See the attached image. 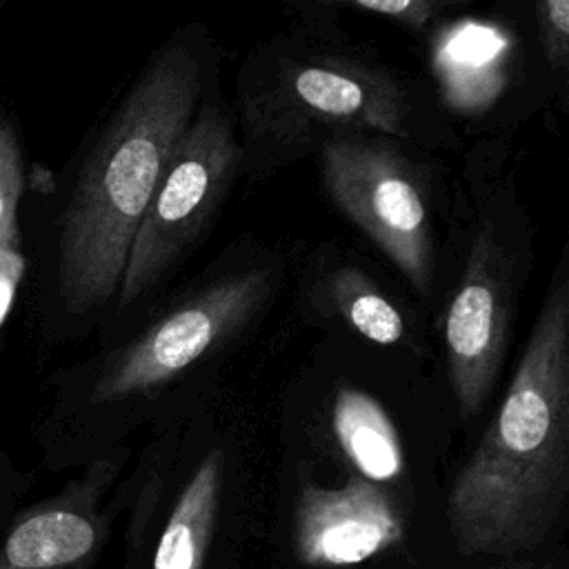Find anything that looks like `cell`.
I'll use <instances>...</instances> for the list:
<instances>
[{
	"mask_svg": "<svg viewBox=\"0 0 569 569\" xmlns=\"http://www.w3.org/2000/svg\"><path fill=\"white\" fill-rule=\"evenodd\" d=\"M213 60L202 27L176 31L138 73L89 151L58 240V296L69 316L100 309L118 293L144 209L216 80Z\"/></svg>",
	"mask_w": 569,
	"mask_h": 569,
	"instance_id": "obj_1",
	"label": "cell"
},
{
	"mask_svg": "<svg viewBox=\"0 0 569 569\" xmlns=\"http://www.w3.org/2000/svg\"><path fill=\"white\" fill-rule=\"evenodd\" d=\"M569 487L567 258L547 287L502 402L460 467L447 518L462 553H513L545 540Z\"/></svg>",
	"mask_w": 569,
	"mask_h": 569,
	"instance_id": "obj_2",
	"label": "cell"
},
{
	"mask_svg": "<svg viewBox=\"0 0 569 569\" xmlns=\"http://www.w3.org/2000/svg\"><path fill=\"white\" fill-rule=\"evenodd\" d=\"M240 173L262 180L342 136L422 142L425 98L371 53L327 31L300 29L251 51L238 76Z\"/></svg>",
	"mask_w": 569,
	"mask_h": 569,
	"instance_id": "obj_3",
	"label": "cell"
},
{
	"mask_svg": "<svg viewBox=\"0 0 569 569\" xmlns=\"http://www.w3.org/2000/svg\"><path fill=\"white\" fill-rule=\"evenodd\" d=\"M240 164L233 113L211 84L136 229L118 287L120 309L153 293L193 251L240 176Z\"/></svg>",
	"mask_w": 569,
	"mask_h": 569,
	"instance_id": "obj_4",
	"label": "cell"
},
{
	"mask_svg": "<svg viewBox=\"0 0 569 569\" xmlns=\"http://www.w3.org/2000/svg\"><path fill=\"white\" fill-rule=\"evenodd\" d=\"M273 287L271 264H249L193 289L107 360L89 402L111 407L156 400L231 345L264 307Z\"/></svg>",
	"mask_w": 569,
	"mask_h": 569,
	"instance_id": "obj_5",
	"label": "cell"
},
{
	"mask_svg": "<svg viewBox=\"0 0 569 569\" xmlns=\"http://www.w3.org/2000/svg\"><path fill=\"white\" fill-rule=\"evenodd\" d=\"M322 187L338 211L422 296L433 291L436 249L427 180L400 140L342 136L320 151Z\"/></svg>",
	"mask_w": 569,
	"mask_h": 569,
	"instance_id": "obj_6",
	"label": "cell"
},
{
	"mask_svg": "<svg viewBox=\"0 0 569 569\" xmlns=\"http://www.w3.org/2000/svg\"><path fill=\"white\" fill-rule=\"evenodd\" d=\"M516 256L496 222L473 236L462 278L445 316V356L462 420L476 418L502 369L516 302Z\"/></svg>",
	"mask_w": 569,
	"mask_h": 569,
	"instance_id": "obj_7",
	"label": "cell"
},
{
	"mask_svg": "<svg viewBox=\"0 0 569 569\" xmlns=\"http://www.w3.org/2000/svg\"><path fill=\"white\" fill-rule=\"evenodd\" d=\"M296 553L309 567L358 565L405 538L391 498L362 476L342 487L309 485L296 505Z\"/></svg>",
	"mask_w": 569,
	"mask_h": 569,
	"instance_id": "obj_8",
	"label": "cell"
},
{
	"mask_svg": "<svg viewBox=\"0 0 569 569\" xmlns=\"http://www.w3.org/2000/svg\"><path fill=\"white\" fill-rule=\"evenodd\" d=\"M98 540L93 520L73 505H47L27 513L0 549V569H71Z\"/></svg>",
	"mask_w": 569,
	"mask_h": 569,
	"instance_id": "obj_9",
	"label": "cell"
},
{
	"mask_svg": "<svg viewBox=\"0 0 569 569\" xmlns=\"http://www.w3.org/2000/svg\"><path fill=\"white\" fill-rule=\"evenodd\" d=\"M224 458L211 449L180 491L158 540L153 569H202L220 511Z\"/></svg>",
	"mask_w": 569,
	"mask_h": 569,
	"instance_id": "obj_10",
	"label": "cell"
},
{
	"mask_svg": "<svg viewBox=\"0 0 569 569\" xmlns=\"http://www.w3.org/2000/svg\"><path fill=\"white\" fill-rule=\"evenodd\" d=\"M331 429L358 476L391 482L405 471L402 445L385 407L362 389H340L331 407Z\"/></svg>",
	"mask_w": 569,
	"mask_h": 569,
	"instance_id": "obj_11",
	"label": "cell"
},
{
	"mask_svg": "<svg viewBox=\"0 0 569 569\" xmlns=\"http://www.w3.org/2000/svg\"><path fill=\"white\" fill-rule=\"evenodd\" d=\"M327 298L367 340L385 347L407 345V318L391 298L358 267L342 264L327 278Z\"/></svg>",
	"mask_w": 569,
	"mask_h": 569,
	"instance_id": "obj_12",
	"label": "cell"
},
{
	"mask_svg": "<svg viewBox=\"0 0 569 569\" xmlns=\"http://www.w3.org/2000/svg\"><path fill=\"white\" fill-rule=\"evenodd\" d=\"M22 151L13 127L0 116V240L18 233L16 213L22 196Z\"/></svg>",
	"mask_w": 569,
	"mask_h": 569,
	"instance_id": "obj_13",
	"label": "cell"
},
{
	"mask_svg": "<svg viewBox=\"0 0 569 569\" xmlns=\"http://www.w3.org/2000/svg\"><path fill=\"white\" fill-rule=\"evenodd\" d=\"M540 47L547 62L562 71L569 60V2L567 0H545L536 7Z\"/></svg>",
	"mask_w": 569,
	"mask_h": 569,
	"instance_id": "obj_14",
	"label": "cell"
},
{
	"mask_svg": "<svg viewBox=\"0 0 569 569\" xmlns=\"http://www.w3.org/2000/svg\"><path fill=\"white\" fill-rule=\"evenodd\" d=\"M349 9L393 20L407 29H427L449 4L436 0H351Z\"/></svg>",
	"mask_w": 569,
	"mask_h": 569,
	"instance_id": "obj_15",
	"label": "cell"
},
{
	"mask_svg": "<svg viewBox=\"0 0 569 569\" xmlns=\"http://www.w3.org/2000/svg\"><path fill=\"white\" fill-rule=\"evenodd\" d=\"M24 269H27V260L20 249L18 233L0 240V325L11 311Z\"/></svg>",
	"mask_w": 569,
	"mask_h": 569,
	"instance_id": "obj_16",
	"label": "cell"
}]
</instances>
